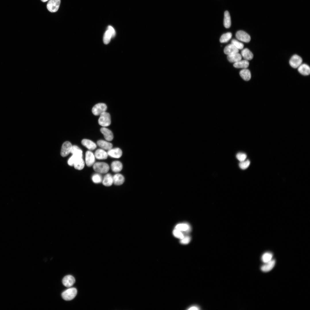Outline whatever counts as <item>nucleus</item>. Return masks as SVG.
<instances>
[{
	"label": "nucleus",
	"instance_id": "28",
	"mask_svg": "<svg viewBox=\"0 0 310 310\" xmlns=\"http://www.w3.org/2000/svg\"><path fill=\"white\" fill-rule=\"evenodd\" d=\"M224 25L226 28H230L231 25L230 17L229 12L226 11L224 13Z\"/></svg>",
	"mask_w": 310,
	"mask_h": 310
},
{
	"label": "nucleus",
	"instance_id": "26",
	"mask_svg": "<svg viewBox=\"0 0 310 310\" xmlns=\"http://www.w3.org/2000/svg\"><path fill=\"white\" fill-rule=\"evenodd\" d=\"M102 182L103 184L105 186H111L113 183V177L112 175L109 173L106 175L104 177Z\"/></svg>",
	"mask_w": 310,
	"mask_h": 310
},
{
	"label": "nucleus",
	"instance_id": "25",
	"mask_svg": "<svg viewBox=\"0 0 310 310\" xmlns=\"http://www.w3.org/2000/svg\"><path fill=\"white\" fill-rule=\"evenodd\" d=\"M71 153L78 158H82V151L78 146L75 145L72 146Z\"/></svg>",
	"mask_w": 310,
	"mask_h": 310
},
{
	"label": "nucleus",
	"instance_id": "29",
	"mask_svg": "<svg viewBox=\"0 0 310 310\" xmlns=\"http://www.w3.org/2000/svg\"><path fill=\"white\" fill-rule=\"evenodd\" d=\"M84 162L82 158H79L76 160L73 166L75 168L78 170H81L83 168L84 166Z\"/></svg>",
	"mask_w": 310,
	"mask_h": 310
},
{
	"label": "nucleus",
	"instance_id": "31",
	"mask_svg": "<svg viewBox=\"0 0 310 310\" xmlns=\"http://www.w3.org/2000/svg\"><path fill=\"white\" fill-rule=\"evenodd\" d=\"M112 38L111 34L110 32L107 30L105 32L103 37V42L105 44H108L110 42L111 38Z\"/></svg>",
	"mask_w": 310,
	"mask_h": 310
},
{
	"label": "nucleus",
	"instance_id": "40",
	"mask_svg": "<svg viewBox=\"0 0 310 310\" xmlns=\"http://www.w3.org/2000/svg\"><path fill=\"white\" fill-rule=\"evenodd\" d=\"M108 30L111 34L112 38L114 37L115 35V31L114 28L111 26H109L107 28Z\"/></svg>",
	"mask_w": 310,
	"mask_h": 310
},
{
	"label": "nucleus",
	"instance_id": "32",
	"mask_svg": "<svg viewBox=\"0 0 310 310\" xmlns=\"http://www.w3.org/2000/svg\"><path fill=\"white\" fill-rule=\"evenodd\" d=\"M272 254L270 253L267 252L264 253L262 256V260L264 263L267 262L272 259Z\"/></svg>",
	"mask_w": 310,
	"mask_h": 310
},
{
	"label": "nucleus",
	"instance_id": "38",
	"mask_svg": "<svg viewBox=\"0 0 310 310\" xmlns=\"http://www.w3.org/2000/svg\"><path fill=\"white\" fill-rule=\"evenodd\" d=\"M79 158H77L75 156L72 155L68 160L67 163L68 165L70 166H73L76 160Z\"/></svg>",
	"mask_w": 310,
	"mask_h": 310
},
{
	"label": "nucleus",
	"instance_id": "30",
	"mask_svg": "<svg viewBox=\"0 0 310 310\" xmlns=\"http://www.w3.org/2000/svg\"><path fill=\"white\" fill-rule=\"evenodd\" d=\"M232 35L230 32H227L223 34L221 36L220 41L221 43H225L228 42L231 38Z\"/></svg>",
	"mask_w": 310,
	"mask_h": 310
},
{
	"label": "nucleus",
	"instance_id": "5",
	"mask_svg": "<svg viewBox=\"0 0 310 310\" xmlns=\"http://www.w3.org/2000/svg\"><path fill=\"white\" fill-rule=\"evenodd\" d=\"M61 2V0H50L46 7L47 9L51 12H55L58 10Z\"/></svg>",
	"mask_w": 310,
	"mask_h": 310
},
{
	"label": "nucleus",
	"instance_id": "4",
	"mask_svg": "<svg viewBox=\"0 0 310 310\" xmlns=\"http://www.w3.org/2000/svg\"><path fill=\"white\" fill-rule=\"evenodd\" d=\"M107 108L106 105L104 103H98L95 105L92 108V112L95 115H100L106 112Z\"/></svg>",
	"mask_w": 310,
	"mask_h": 310
},
{
	"label": "nucleus",
	"instance_id": "15",
	"mask_svg": "<svg viewBox=\"0 0 310 310\" xmlns=\"http://www.w3.org/2000/svg\"><path fill=\"white\" fill-rule=\"evenodd\" d=\"M298 68L299 72L302 75H307L310 73V68L306 64H301Z\"/></svg>",
	"mask_w": 310,
	"mask_h": 310
},
{
	"label": "nucleus",
	"instance_id": "6",
	"mask_svg": "<svg viewBox=\"0 0 310 310\" xmlns=\"http://www.w3.org/2000/svg\"><path fill=\"white\" fill-rule=\"evenodd\" d=\"M236 37L238 40L245 42H248L251 40L250 35L243 30L238 31L236 33Z\"/></svg>",
	"mask_w": 310,
	"mask_h": 310
},
{
	"label": "nucleus",
	"instance_id": "33",
	"mask_svg": "<svg viewBox=\"0 0 310 310\" xmlns=\"http://www.w3.org/2000/svg\"><path fill=\"white\" fill-rule=\"evenodd\" d=\"M92 180L95 183H101L102 181V178L100 175L98 173L94 174L92 177Z\"/></svg>",
	"mask_w": 310,
	"mask_h": 310
},
{
	"label": "nucleus",
	"instance_id": "7",
	"mask_svg": "<svg viewBox=\"0 0 310 310\" xmlns=\"http://www.w3.org/2000/svg\"><path fill=\"white\" fill-rule=\"evenodd\" d=\"M302 62V58L299 55H293L291 58L289 63L292 67L296 68L301 64Z\"/></svg>",
	"mask_w": 310,
	"mask_h": 310
},
{
	"label": "nucleus",
	"instance_id": "1",
	"mask_svg": "<svg viewBox=\"0 0 310 310\" xmlns=\"http://www.w3.org/2000/svg\"><path fill=\"white\" fill-rule=\"evenodd\" d=\"M93 168L96 172L100 173H105L109 169V167L106 163L104 162H97L94 164Z\"/></svg>",
	"mask_w": 310,
	"mask_h": 310
},
{
	"label": "nucleus",
	"instance_id": "24",
	"mask_svg": "<svg viewBox=\"0 0 310 310\" xmlns=\"http://www.w3.org/2000/svg\"><path fill=\"white\" fill-rule=\"evenodd\" d=\"M228 60L231 63H236L241 60L242 56L238 53L228 55L227 56Z\"/></svg>",
	"mask_w": 310,
	"mask_h": 310
},
{
	"label": "nucleus",
	"instance_id": "20",
	"mask_svg": "<svg viewBox=\"0 0 310 310\" xmlns=\"http://www.w3.org/2000/svg\"><path fill=\"white\" fill-rule=\"evenodd\" d=\"M241 54L242 57L247 60H251L253 58V54L247 48H245L241 51Z\"/></svg>",
	"mask_w": 310,
	"mask_h": 310
},
{
	"label": "nucleus",
	"instance_id": "39",
	"mask_svg": "<svg viewBox=\"0 0 310 310\" xmlns=\"http://www.w3.org/2000/svg\"><path fill=\"white\" fill-rule=\"evenodd\" d=\"M191 240L190 237L189 236H186L181 239L180 242L182 244L186 245L188 244L190 241Z\"/></svg>",
	"mask_w": 310,
	"mask_h": 310
},
{
	"label": "nucleus",
	"instance_id": "42",
	"mask_svg": "<svg viewBox=\"0 0 310 310\" xmlns=\"http://www.w3.org/2000/svg\"><path fill=\"white\" fill-rule=\"evenodd\" d=\"M48 0H41V1L43 2H45L48 1Z\"/></svg>",
	"mask_w": 310,
	"mask_h": 310
},
{
	"label": "nucleus",
	"instance_id": "23",
	"mask_svg": "<svg viewBox=\"0 0 310 310\" xmlns=\"http://www.w3.org/2000/svg\"><path fill=\"white\" fill-rule=\"evenodd\" d=\"M240 75L242 78L245 81H248L251 78V75L250 71L248 69H244L241 70L239 73Z\"/></svg>",
	"mask_w": 310,
	"mask_h": 310
},
{
	"label": "nucleus",
	"instance_id": "35",
	"mask_svg": "<svg viewBox=\"0 0 310 310\" xmlns=\"http://www.w3.org/2000/svg\"><path fill=\"white\" fill-rule=\"evenodd\" d=\"M173 234L175 237L181 239L184 237L181 231L175 228L173 231Z\"/></svg>",
	"mask_w": 310,
	"mask_h": 310
},
{
	"label": "nucleus",
	"instance_id": "34",
	"mask_svg": "<svg viewBox=\"0 0 310 310\" xmlns=\"http://www.w3.org/2000/svg\"><path fill=\"white\" fill-rule=\"evenodd\" d=\"M231 44L234 45L239 50L242 49L244 47V45L243 43L235 39H233L231 40Z\"/></svg>",
	"mask_w": 310,
	"mask_h": 310
},
{
	"label": "nucleus",
	"instance_id": "22",
	"mask_svg": "<svg viewBox=\"0 0 310 310\" xmlns=\"http://www.w3.org/2000/svg\"><path fill=\"white\" fill-rule=\"evenodd\" d=\"M123 165L122 163L118 161L113 162L111 164L112 170L115 173L120 172L122 169Z\"/></svg>",
	"mask_w": 310,
	"mask_h": 310
},
{
	"label": "nucleus",
	"instance_id": "16",
	"mask_svg": "<svg viewBox=\"0 0 310 310\" xmlns=\"http://www.w3.org/2000/svg\"><path fill=\"white\" fill-rule=\"evenodd\" d=\"M81 143L82 145L90 150H93L96 148V144L89 140L84 139L82 140Z\"/></svg>",
	"mask_w": 310,
	"mask_h": 310
},
{
	"label": "nucleus",
	"instance_id": "41",
	"mask_svg": "<svg viewBox=\"0 0 310 310\" xmlns=\"http://www.w3.org/2000/svg\"><path fill=\"white\" fill-rule=\"evenodd\" d=\"M200 309L199 307L196 306H193L190 307L188 309L189 310H198Z\"/></svg>",
	"mask_w": 310,
	"mask_h": 310
},
{
	"label": "nucleus",
	"instance_id": "19",
	"mask_svg": "<svg viewBox=\"0 0 310 310\" xmlns=\"http://www.w3.org/2000/svg\"><path fill=\"white\" fill-rule=\"evenodd\" d=\"M113 183L116 185H120L123 183L125 181L123 176L120 174L115 175L113 177Z\"/></svg>",
	"mask_w": 310,
	"mask_h": 310
},
{
	"label": "nucleus",
	"instance_id": "10",
	"mask_svg": "<svg viewBox=\"0 0 310 310\" xmlns=\"http://www.w3.org/2000/svg\"><path fill=\"white\" fill-rule=\"evenodd\" d=\"M75 282L74 278L71 275H68L65 276L62 280L63 285L67 287H70L74 284Z\"/></svg>",
	"mask_w": 310,
	"mask_h": 310
},
{
	"label": "nucleus",
	"instance_id": "18",
	"mask_svg": "<svg viewBox=\"0 0 310 310\" xmlns=\"http://www.w3.org/2000/svg\"><path fill=\"white\" fill-rule=\"evenodd\" d=\"M97 145L103 149L109 150L112 148V144L106 141L100 140L97 142Z\"/></svg>",
	"mask_w": 310,
	"mask_h": 310
},
{
	"label": "nucleus",
	"instance_id": "14",
	"mask_svg": "<svg viewBox=\"0 0 310 310\" xmlns=\"http://www.w3.org/2000/svg\"><path fill=\"white\" fill-rule=\"evenodd\" d=\"M261 268V270L264 272H268L271 270L274 267L275 264V261L274 259H271L270 261L265 263Z\"/></svg>",
	"mask_w": 310,
	"mask_h": 310
},
{
	"label": "nucleus",
	"instance_id": "9",
	"mask_svg": "<svg viewBox=\"0 0 310 310\" xmlns=\"http://www.w3.org/2000/svg\"><path fill=\"white\" fill-rule=\"evenodd\" d=\"M95 161V156L93 153L90 151H87L86 153L85 157L86 165L89 167L91 166L94 164Z\"/></svg>",
	"mask_w": 310,
	"mask_h": 310
},
{
	"label": "nucleus",
	"instance_id": "12",
	"mask_svg": "<svg viewBox=\"0 0 310 310\" xmlns=\"http://www.w3.org/2000/svg\"><path fill=\"white\" fill-rule=\"evenodd\" d=\"M100 131L103 135L105 139L107 141H111L113 138V133L110 129L104 127H102Z\"/></svg>",
	"mask_w": 310,
	"mask_h": 310
},
{
	"label": "nucleus",
	"instance_id": "2",
	"mask_svg": "<svg viewBox=\"0 0 310 310\" xmlns=\"http://www.w3.org/2000/svg\"><path fill=\"white\" fill-rule=\"evenodd\" d=\"M77 293L76 289L75 288H71L67 289L62 293V297L64 300L70 301L74 299Z\"/></svg>",
	"mask_w": 310,
	"mask_h": 310
},
{
	"label": "nucleus",
	"instance_id": "11",
	"mask_svg": "<svg viewBox=\"0 0 310 310\" xmlns=\"http://www.w3.org/2000/svg\"><path fill=\"white\" fill-rule=\"evenodd\" d=\"M107 153L111 157L115 158H120L122 154L121 150L119 148H112L108 150Z\"/></svg>",
	"mask_w": 310,
	"mask_h": 310
},
{
	"label": "nucleus",
	"instance_id": "3",
	"mask_svg": "<svg viewBox=\"0 0 310 310\" xmlns=\"http://www.w3.org/2000/svg\"><path fill=\"white\" fill-rule=\"evenodd\" d=\"M99 124L103 127L109 126L111 123V116L110 114L105 112L100 115L98 120Z\"/></svg>",
	"mask_w": 310,
	"mask_h": 310
},
{
	"label": "nucleus",
	"instance_id": "27",
	"mask_svg": "<svg viewBox=\"0 0 310 310\" xmlns=\"http://www.w3.org/2000/svg\"><path fill=\"white\" fill-rule=\"evenodd\" d=\"M249 65V61L247 60H240L235 63L233 64L234 67L236 68H242L246 69L248 67Z\"/></svg>",
	"mask_w": 310,
	"mask_h": 310
},
{
	"label": "nucleus",
	"instance_id": "37",
	"mask_svg": "<svg viewBox=\"0 0 310 310\" xmlns=\"http://www.w3.org/2000/svg\"><path fill=\"white\" fill-rule=\"evenodd\" d=\"M237 158L240 162L245 160L247 158L246 154L242 153H239L236 155Z\"/></svg>",
	"mask_w": 310,
	"mask_h": 310
},
{
	"label": "nucleus",
	"instance_id": "8",
	"mask_svg": "<svg viewBox=\"0 0 310 310\" xmlns=\"http://www.w3.org/2000/svg\"><path fill=\"white\" fill-rule=\"evenodd\" d=\"M72 146L71 143L68 141L64 142L63 144L61 152V155L63 157L67 156L71 153Z\"/></svg>",
	"mask_w": 310,
	"mask_h": 310
},
{
	"label": "nucleus",
	"instance_id": "36",
	"mask_svg": "<svg viewBox=\"0 0 310 310\" xmlns=\"http://www.w3.org/2000/svg\"><path fill=\"white\" fill-rule=\"evenodd\" d=\"M250 164V162L249 160L241 162L239 164L240 167L242 169H245L247 168Z\"/></svg>",
	"mask_w": 310,
	"mask_h": 310
},
{
	"label": "nucleus",
	"instance_id": "13",
	"mask_svg": "<svg viewBox=\"0 0 310 310\" xmlns=\"http://www.w3.org/2000/svg\"><path fill=\"white\" fill-rule=\"evenodd\" d=\"M224 52L225 54L228 55L238 53L239 50L231 44L225 47Z\"/></svg>",
	"mask_w": 310,
	"mask_h": 310
},
{
	"label": "nucleus",
	"instance_id": "17",
	"mask_svg": "<svg viewBox=\"0 0 310 310\" xmlns=\"http://www.w3.org/2000/svg\"><path fill=\"white\" fill-rule=\"evenodd\" d=\"M108 154L105 151L101 149L96 150L94 154L95 158L98 159H105L108 157Z\"/></svg>",
	"mask_w": 310,
	"mask_h": 310
},
{
	"label": "nucleus",
	"instance_id": "21",
	"mask_svg": "<svg viewBox=\"0 0 310 310\" xmlns=\"http://www.w3.org/2000/svg\"><path fill=\"white\" fill-rule=\"evenodd\" d=\"M175 228L181 232L184 231L187 232H189L191 230V227L189 225L186 223L178 224L176 226Z\"/></svg>",
	"mask_w": 310,
	"mask_h": 310
}]
</instances>
